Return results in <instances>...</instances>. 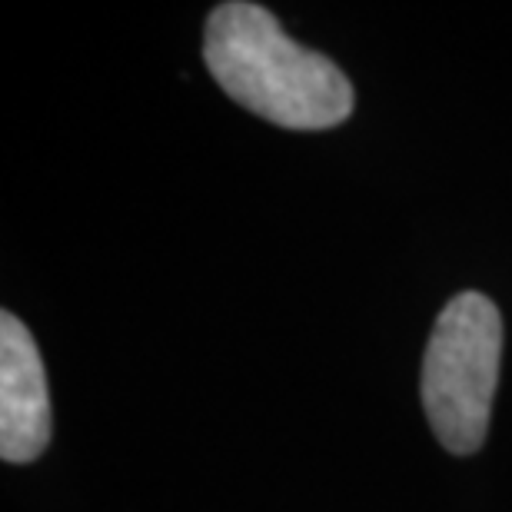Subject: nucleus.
<instances>
[{
	"label": "nucleus",
	"instance_id": "3",
	"mask_svg": "<svg viewBox=\"0 0 512 512\" xmlns=\"http://www.w3.org/2000/svg\"><path fill=\"white\" fill-rule=\"evenodd\" d=\"M50 443V393L34 336L14 313H0V456L30 463Z\"/></svg>",
	"mask_w": 512,
	"mask_h": 512
},
{
	"label": "nucleus",
	"instance_id": "1",
	"mask_svg": "<svg viewBox=\"0 0 512 512\" xmlns=\"http://www.w3.org/2000/svg\"><path fill=\"white\" fill-rule=\"evenodd\" d=\"M203 60L227 97L276 127L326 130L353 114V84L343 70L286 37L260 4L230 0L213 7Z\"/></svg>",
	"mask_w": 512,
	"mask_h": 512
},
{
	"label": "nucleus",
	"instance_id": "2",
	"mask_svg": "<svg viewBox=\"0 0 512 512\" xmlns=\"http://www.w3.org/2000/svg\"><path fill=\"white\" fill-rule=\"evenodd\" d=\"M503 356V316L483 293L446 303L423 356V406L436 439L469 456L483 446Z\"/></svg>",
	"mask_w": 512,
	"mask_h": 512
}]
</instances>
